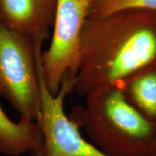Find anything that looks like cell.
I'll return each mask as SVG.
<instances>
[{"label": "cell", "mask_w": 156, "mask_h": 156, "mask_svg": "<svg viewBox=\"0 0 156 156\" xmlns=\"http://www.w3.org/2000/svg\"><path fill=\"white\" fill-rule=\"evenodd\" d=\"M86 95L79 120L93 145L108 156H151L156 126L130 104L122 85Z\"/></svg>", "instance_id": "obj_1"}, {"label": "cell", "mask_w": 156, "mask_h": 156, "mask_svg": "<svg viewBox=\"0 0 156 156\" xmlns=\"http://www.w3.org/2000/svg\"><path fill=\"white\" fill-rule=\"evenodd\" d=\"M41 46L0 22V95L20 119L37 122L41 105Z\"/></svg>", "instance_id": "obj_2"}, {"label": "cell", "mask_w": 156, "mask_h": 156, "mask_svg": "<svg viewBox=\"0 0 156 156\" xmlns=\"http://www.w3.org/2000/svg\"><path fill=\"white\" fill-rule=\"evenodd\" d=\"M89 6L85 0H58L50 46L41 54L43 75L52 95L64 81L77 77Z\"/></svg>", "instance_id": "obj_3"}, {"label": "cell", "mask_w": 156, "mask_h": 156, "mask_svg": "<svg viewBox=\"0 0 156 156\" xmlns=\"http://www.w3.org/2000/svg\"><path fill=\"white\" fill-rule=\"evenodd\" d=\"M41 66V105L37 122L44 138L42 156H108L83 138L77 124L64 112V99L75 88V81L65 80L57 94L52 95L45 83Z\"/></svg>", "instance_id": "obj_4"}, {"label": "cell", "mask_w": 156, "mask_h": 156, "mask_svg": "<svg viewBox=\"0 0 156 156\" xmlns=\"http://www.w3.org/2000/svg\"><path fill=\"white\" fill-rule=\"evenodd\" d=\"M58 0H0V22L42 46L53 26Z\"/></svg>", "instance_id": "obj_5"}, {"label": "cell", "mask_w": 156, "mask_h": 156, "mask_svg": "<svg viewBox=\"0 0 156 156\" xmlns=\"http://www.w3.org/2000/svg\"><path fill=\"white\" fill-rule=\"evenodd\" d=\"M44 138L38 122L20 119L12 121L0 106V154L19 156L30 153L38 156Z\"/></svg>", "instance_id": "obj_6"}, {"label": "cell", "mask_w": 156, "mask_h": 156, "mask_svg": "<svg viewBox=\"0 0 156 156\" xmlns=\"http://www.w3.org/2000/svg\"><path fill=\"white\" fill-rule=\"evenodd\" d=\"M122 87L130 104L156 126V64L129 78Z\"/></svg>", "instance_id": "obj_7"}, {"label": "cell", "mask_w": 156, "mask_h": 156, "mask_svg": "<svg viewBox=\"0 0 156 156\" xmlns=\"http://www.w3.org/2000/svg\"><path fill=\"white\" fill-rule=\"evenodd\" d=\"M135 9H156V0H95L89 6L87 18L103 19Z\"/></svg>", "instance_id": "obj_8"}, {"label": "cell", "mask_w": 156, "mask_h": 156, "mask_svg": "<svg viewBox=\"0 0 156 156\" xmlns=\"http://www.w3.org/2000/svg\"><path fill=\"white\" fill-rule=\"evenodd\" d=\"M151 156H156V133L155 139H154L153 148H152V155Z\"/></svg>", "instance_id": "obj_9"}, {"label": "cell", "mask_w": 156, "mask_h": 156, "mask_svg": "<svg viewBox=\"0 0 156 156\" xmlns=\"http://www.w3.org/2000/svg\"><path fill=\"white\" fill-rule=\"evenodd\" d=\"M85 1L88 2L90 3H90H91V2H93V1H95V0H85Z\"/></svg>", "instance_id": "obj_10"}, {"label": "cell", "mask_w": 156, "mask_h": 156, "mask_svg": "<svg viewBox=\"0 0 156 156\" xmlns=\"http://www.w3.org/2000/svg\"><path fill=\"white\" fill-rule=\"evenodd\" d=\"M38 156H42V154H41V152L40 153H39V155Z\"/></svg>", "instance_id": "obj_11"}, {"label": "cell", "mask_w": 156, "mask_h": 156, "mask_svg": "<svg viewBox=\"0 0 156 156\" xmlns=\"http://www.w3.org/2000/svg\"><path fill=\"white\" fill-rule=\"evenodd\" d=\"M0 155H1V154H0ZM0 156H1V155H0Z\"/></svg>", "instance_id": "obj_12"}]
</instances>
